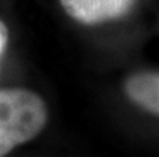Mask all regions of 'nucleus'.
I'll return each mask as SVG.
<instances>
[{
  "mask_svg": "<svg viewBox=\"0 0 159 157\" xmlns=\"http://www.w3.org/2000/svg\"><path fill=\"white\" fill-rule=\"evenodd\" d=\"M7 42H8V29H7V26L0 21V58H2V55L5 51Z\"/></svg>",
  "mask_w": 159,
  "mask_h": 157,
  "instance_id": "obj_4",
  "label": "nucleus"
},
{
  "mask_svg": "<svg viewBox=\"0 0 159 157\" xmlns=\"http://www.w3.org/2000/svg\"><path fill=\"white\" fill-rule=\"evenodd\" d=\"M125 93L134 103L159 116V72H138L125 82Z\"/></svg>",
  "mask_w": 159,
  "mask_h": 157,
  "instance_id": "obj_3",
  "label": "nucleus"
},
{
  "mask_svg": "<svg viewBox=\"0 0 159 157\" xmlns=\"http://www.w3.org/2000/svg\"><path fill=\"white\" fill-rule=\"evenodd\" d=\"M137 0H60L71 18L84 24H98L127 15Z\"/></svg>",
  "mask_w": 159,
  "mask_h": 157,
  "instance_id": "obj_2",
  "label": "nucleus"
},
{
  "mask_svg": "<svg viewBox=\"0 0 159 157\" xmlns=\"http://www.w3.org/2000/svg\"><path fill=\"white\" fill-rule=\"evenodd\" d=\"M47 122L43 99L27 90H0V155L42 132Z\"/></svg>",
  "mask_w": 159,
  "mask_h": 157,
  "instance_id": "obj_1",
  "label": "nucleus"
}]
</instances>
